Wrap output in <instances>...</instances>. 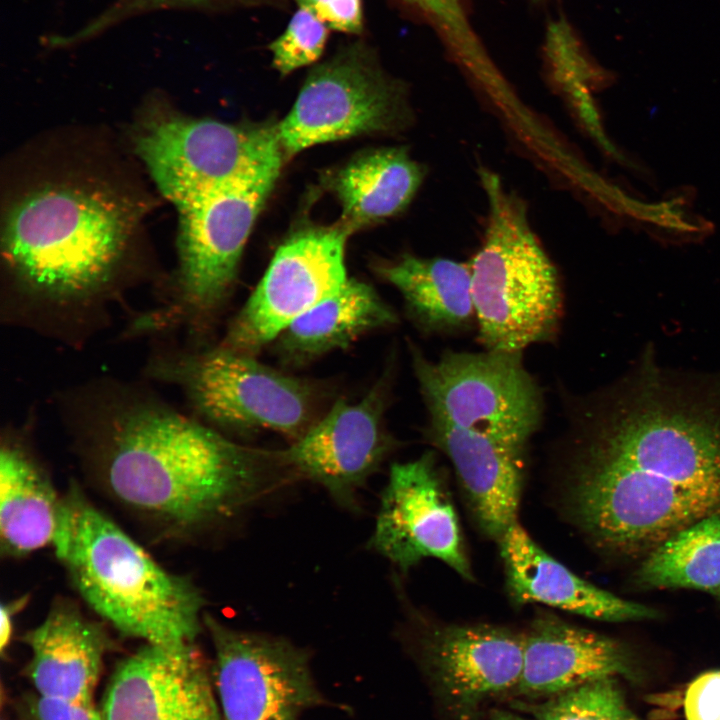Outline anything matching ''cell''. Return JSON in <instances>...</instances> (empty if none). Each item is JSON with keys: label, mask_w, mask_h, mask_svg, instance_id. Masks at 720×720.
<instances>
[{"label": "cell", "mask_w": 720, "mask_h": 720, "mask_svg": "<svg viewBox=\"0 0 720 720\" xmlns=\"http://www.w3.org/2000/svg\"><path fill=\"white\" fill-rule=\"evenodd\" d=\"M563 402L565 507L596 547L647 555L720 513V370L665 367L649 344L624 375Z\"/></svg>", "instance_id": "6da1fadb"}, {"label": "cell", "mask_w": 720, "mask_h": 720, "mask_svg": "<svg viewBox=\"0 0 720 720\" xmlns=\"http://www.w3.org/2000/svg\"><path fill=\"white\" fill-rule=\"evenodd\" d=\"M93 406L79 441L88 470L160 540L197 539L296 478L279 450L241 445L157 400L117 393Z\"/></svg>", "instance_id": "7a4b0ae2"}, {"label": "cell", "mask_w": 720, "mask_h": 720, "mask_svg": "<svg viewBox=\"0 0 720 720\" xmlns=\"http://www.w3.org/2000/svg\"><path fill=\"white\" fill-rule=\"evenodd\" d=\"M138 215L130 197L98 182H46L19 197L2 249L21 298L68 315L104 300Z\"/></svg>", "instance_id": "3957f363"}, {"label": "cell", "mask_w": 720, "mask_h": 720, "mask_svg": "<svg viewBox=\"0 0 720 720\" xmlns=\"http://www.w3.org/2000/svg\"><path fill=\"white\" fill-rule=\"evenodd\" d=\"M52 547L82 599L120 634L174 649L196 644L205 629L199 588L163 568L74 485L62 496Z\"/></svg>", "instance_id": "277c9868"}, {"label": "cell", "mask_w": 720, "mask_h": 720, "mask_svg": "<svg viewBox=\"0 0 720 720\" xmlns=\"http://www.w3.org/2000/svg\"><path fill=\"white\" fill-rule=\"evenodd\" d=\"M488 217L469 262L477 340L485 350L522 352L558 335L564 297L557 269L529 223L525 202L493 171L479 169Z\"/></svg>", "instance_id": "5b68a950"}, {"label": "cell", "mask_w": 720, "mask_h": 720, "mask_svg": "<svg viewBox=\"0 0 720 720\" xmlns=\"http://www.w3.org/2000/svg\"><path fill=\"white\" fill-rule=\"evenodd\" d=\"M147 373L178 386L215 429L246 434L268 430L293 442L319 418L314 384L220 344L204 351L156 354Z\"/></svg>", "instance_id": "8992f818"}, {"label": "cell", "mask_w": 720, "mask_h": 720, "mask_svg": "<svg viewBox=\"0 0 720 720\" xmlns=\"http://www.w3.org/2000/svg\"><path fill=\"white\" fill-rule=\"evenodd\" d=\"M407 345L428 419L527 448L543 421L544 395L522 352L446 349L431 360Z\"/></svg>", "instance_id": "52a82bcc"}, {"label": "cell", "mask_w": 720, "mask_h": 720, "mask_svg": "<svg viewBox=\"0 0 720 720\" xmlns=\"http://www.w3.org/2000/svg\"><path fill=\"white\" fill-rule=\"evenodd\" d=\"M223 720H300L324 698L305 649L278 636L245 631L204 614Z\"/></svg>", "instance_id": "ba28073f"}, {"label": "cell", "mask_w": 720, "mask_h": 720, "mask_svg": "<svg viewBox=\"0 0 720 720\" xmlns=\"http://www.w3.org/2000/svg\"><path fill=\"white\" fill-rule=\"evenodd\" d=\"M410 115L400 84L350 51L313 69L277 129L288 158L316 144L399 130Z\"/></svg>", "instance_id": "9c48e42d"}, {"label": "cell", "mask_w": 720, "mask_h": 720, "mask_svg": "<svg viewBox=\"0 0 720 720\" xmlns=\"http://www.w3.org/2000/svg\"><path fill=\"white\" fill-rule=\"evenodd\" d=\"M341 223L292 233L230 323L220 345L254 355L296 318L338 292L348 280Z\"/></svg>", "instance_id": "30bf717a"}, {"label": "cell", "mask_w": 720, "mask_h": 720, "mask_svg": "<svg viewBox=\"0 0 720 720\" xmlns=\"http://www.w3.org/2000/svg\"><path fill=\"white\" fill-rule=\"evenodd\" d=\"M369 546L404 573L435 558L462 578L473 579L457 512L434 452L390 467Z\"/></svg>", "instance_id": "8fae6325"}, {"label": "cell", "mask_w": 720, "mask_h": 720, "mask_svg": "<svg viewBox=\"0 0 720 720\" xmlns=\"http://www.w3.org/2000/svg\"><path fill=\"white\" fill-rule=\"evenodd\" d=\"M387 378L357 402L339 399L298 439L279 450L296 478L321 486L339 505L353 509L370 476L394 447L386 429Z\"/></svg>", "instance_id": "7c38bea8"}, {"label": "cell", "mask_w": 720, "mask_h": 720, "mask_svg": "<svg viewBox=\"0 0 720 720\" xmlns=\"http://www.w3.org/2000/svg\"><path fill=\"white\" fill-rule=\"evenodd\" d=\"M99 707L103 720H223L212 666L196 644L144 643L117 664Z\"/></svg>", "instance_id": "4fadbf2b"}, {"label": "cell", "mask_w": 720, "mask_h": 720, "mask_svg": "<svg viewBox=\"0 0 720 720\" xmlns=\"http://www.w3.org/2000/svg\"><path fill=\"white\" fill-rule=\"evenodd\" d=\"M418 643L422 664L460 716L515 689L521 679L524 633L490 624H451L423 631Z\"/></svg>", "instance_id": "5bb4252c"}, {"label": "cell", "mask_w": 720, "mask_h": 720, "mask_svg": "<svg viewBox=\"0 0 720 720\" xmlns=\"http://www.w3.org/2000/svg\"><path fill=\"white\" fill-rule=\"evenodd\" d=\"M30 651L24 674L36 693L91 704L113 648L102 624L71 601L54 602L43 621L22 636Z\"/></svg>", "instance_id": "9a60e30c"}, {"label": "cell", "mask_w": 720, "mask_h": 720, "mask_svg": "<svg viewBox=\"0 0 720 720\" xmlns=\"http://www.w3.org/2000/svg\"><path fill=\"white\" fill-rule=\"evenodd\" d=\"M424 437L450 460L482 533L499 541L517 522L526 449L430 419Z\"/></svg>", "instance_id": "2e32d148"}, {"label": "cell", "mask_w": 720, "mask_h": 720, "mask_svg": "<svg viewBox=\"0 0 720 720\" xmlns=\"http://www.w3.org/2000/svg\"><path fill=\"white\" fill-rule=\"evenodd\" d=\"M631 657L617 640L548 612L524 632V658L516 693L550 697L589 681L632 673Z\"/></svg>", "instance_id": "e0dca14e"}, {"label": "cell", "mask_w": 720, "mask_h": 720, "mask_svg": "<svg viewBox=\"0 0 720 720\" xmlns=\"http://www.w3.org/2000/svg\"><path fill=\"white\" fill-rule=\"evenodd\" d=\"M506 589L517 605L541 603L608 622L659 617L651 607L627 601L580 578L546 553L517 522L498 541Z\"/></svg>", "instance_id": "ac0fdd59"}, {"label": "cell", "mask_w": 720, "mask_h": 720, "mask_svg": "<svg viewBox=\"0 0 720 720\" xmlns=\"http://www.w3.org/2000/svg\"><path fill=\"white\" fill-rule=\"evenodd\" d=\"M398 320L372 286L348 278L338 292L296 318L272 343L284 364L303 366Z\"/></svg>", "instance_id": "d6986e66"}, {"label": "cell", "mask_w": 720, "mask_h": 720, "mask_svg": "<svg viewBox=\"0 0 720 720\" xmlns=\"http://www.w3.org/2000/svg\"><path fill=\"white\" fill-rule=\"evenodd\" d=\"M62 496L24 443L8 436L0 452V547L20 558L53 544Z\"/></svg>", "instance_id": "ffe728a7"}, {"label": "cell", "mask_w": 720, "mask_h": 720, "mask_svg": "<svg viewBox=\"0 0 720 720\" xmlns=\"http://www.w3.org/2000/svg\"><path fill=\"white\" fill-rule=\"evenodd\" d=\"M375 270L400 292L408 317L423 333L455 335L476 326L469 263L403 254Z\"/></svg>", "instance_id": "44dd1931"}, {"label": "cell", "mask_w": 720, "mask_h": 720, "mask_svg": "<svg viewBox=\"0 0 720 720\" xmlns=\"http://www.w3.org/2000/svg\"><path fill=\"white\" fill-rule=\"evenodd\" d=\"M425 178V167L402 147L361 152L326 176L350 232L395 216L408 207Z\"/></svg>", "instance_id": "7402d4cb"}, {"label": "cell", "mask_w": 720, "mask_h": 720, "mask_svg": "<svg viewBox=\"0 0 720 720\" xmlns=\"http://www.w3.org/2000/svg\"><path fill=\"white\" fill-rule=\"evenodd\" d=\"M635 582L649 589H694L720 601V513L697 520L649 552Z\"/></svg>", "instance_id": "603a6c76"}, {"label": "cell", "mask_w": 720, "mask_h": 720, "mask_svg": "<svg viewBox=\"0 0 720 720\" xmlns=\"http://www.w3.org/2000/svg\"><path fill=\"white\" fill-rule=\"evenodd\" d=\"M616 680L595 679L540 702L517 700L513 707L535 720H641L628 707Z\"/></svg>", "instance_id": "cb8c5ba5"}, {"label": "cell", "mask_w": 720, "mask_h": 720, "mask_svg": "<svg viewBox=\"0 0 720 720\" xmlns=\"http://www.w3.org/2000/svg\"><path fill=\"white\" fill-rule=\"evenodd\" d=\"M328 29L312 13L299 8L284 32L270 44L274 68L286 75L314 63L325 48Z\"/></svg>", "instance_id": "d4e9b609"}, {"label": "cell", "mask_w": 720, "mask_h": 720, "mask_svg": "<svg viewBox=\"0 0 720 720\" xmlns=\"http://www.w3.org/2000/svg\"><path fill=\"white\" fill-rule=\"evenodd\" d=\"M421 8L437 26L462 61L481 77L493 71L478 38L471 29L460 0H408Z\"/></svg>", "instance_id": "484cf974"}, {"label": "cell", "mask_w": 720, "mask_h": 720, "mask_svg": "<svg viewBox=\"0 0 720 720\" xmlns=\"http://www.w3.org/2000/svg\"><path fill=\"white\" fill-rule=\"evenodd\" d=\"M16 720H103L99 706L26 691L13 703Z\"/></svg>", "instance_id": "4316f807"}, {"label": "cell", "mask_w": 720, "mask_h": 720, "mask_svg": "<svg viewBox=\"0 0 720 720\" xmlns=\"http://www.w3.org/2000/svg\"><path fill=\"white\" fill-rule=\"evenodd\" d=\"M686 720H720V670L697 676L684 695Z\"/></svg>", "instance_id": "83f0119b"}, {"label": "cell", "mask_w": 720, "mask_h": 720, "mask_svg": "<svg viewBox=\"0 0 720 720\" xmlns=\"http://www.w3.org/2000/svg\"><path fill=\"white\" fill-rule=\"evenodd\" d=\"M299 8L317 17L328 28L347 33L362 29L361 0H295Z\"/></svg>", "instance_id": "f1b7e54d"}, {"label": "cell", "mask_w": 720, "mask_h": 720, "mask_svg": "<svg viewBox=\"0 0 720 720\" xmlns=\"http://www.w3.org/2000/svg\"><path fill=\"white\" fill-rule=\"evenodd\" d=\"M208 1L210 0H120L111 10L84 29L81 34L82 37L88 36L120 17L138 11L161 7L200 5Z\"/></svg>", "instance_id": "f546056e"}, {"label": "cell", "mask_w": 720, "mask_h": 720, "mask_svg": "<svg viewBox=\"0 0 720 720\" xmlns=\"http://www.w3.org/2000/svg\"><path fill=\"white\" fill-rule=\"evenodd\" d=\"M27 602L28 595H23L1 605L0 650L3 655L12 640L14 616L26 606Z\"/></svg>", "instance_id": "4dcf8cb0"}, {"label": "cell", "mask_w": 720, "mask_h": 720, "mask_svg": "<svg viewBox=\"0 0 720 720\" xmlns=\"http://www.w3.org/2000/svg\"><path fill=\"white\" fill-rule=\"evenodd\" d=\"M489 720H535V719H527L518 714L509 712L506 710L496 709L491 712V714L489 716Z\"/></svg>", "instance_id": "1f68e13d"}, {"label": "cell", "mask_w": 720, "mask_h": 720, "mask_svg": "<svg viewBox=\"0 0 720 720\" xmlns=\"http://www.w3.org/2000/svg\"><path fill=\"white\" fill-rule=\"evenodd\" d=\"M1 720H7V719H5L4 717H2V719H1Z\"/></svg>", "instance_id": "d6a6232c"}]
</instances>
